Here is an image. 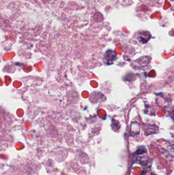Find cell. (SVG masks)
Instances as JSON below:
<instances>
[{"label": "cell", "instance_id": "cell-1", "mask_svg": "<svg viewBox=\"0 0 174 175\" xmlns=\"http://www.w3.org/2000/svg\"><path fill=\"white\" fill-rule=\"evenodd\" d=\"M151 38V35L149 32L144 31L140 32L138 35V39L141 43H146Z\"/></svg>", "mask_w": 174, "mask_h": 175}, {"label": "cell", "instance_id": "cell-2", "mask_svg": "<svg viewBox=\"0 0 174 175\" xmlns=\"http://www.w3.org/2000/svg\"><path fill=\"white\" fill-rule=\"evenodd\" d=\"M106 60H115L116 57V54L114 53L113 51L111 52V56H109V54H108V53L107 52L106 54Z\"/></svg>", "mask_w": 174, "mask_h": 175}]
</instances>
